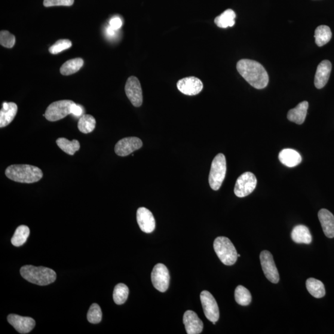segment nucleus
Segmentation results:
<instances>
[{"label": "nucleus", "mask_w": 334, "mask_h": 334, "mask_svg": "<svg viewBox=\"0 0 334 334\" xmlns=\"http://www.w3.org/2000/svg\"><path fill=\"white\" fill-rule=\"evenodd\" d=\"M309 107L307 101H303L300 103L295 108L289 110L287 114V118L289 121L295 122L296 124L302 125L304 122Z\"/></svg>", "instance_id": "nucleus-21"}, {"label": "nucleus", "mask_w": 334, "mask_h": 334, "mask_svg": "<svg viewBox=\"0 0 334 334\" xmlns=\"http://www.w3.org/2000/svg\"><path fill=\"white\" fill-rule=\"evenodd\" d=\"M291 237L292 240L298 244H309L312 242V235L307 226L298 225L293 228Z\"/></svg>", "instance_id": "nucleus-22"}, {"label": "nucleus", "mask_w": 334, "mask_h": 334, "mask_svg": "<svg viewBox=\"0 0 334 334\" xmlns=\"http://www.w3.org/2000/svg\"><path fill=\"white\" fill-rule=\"evenodd\" d=\"M238 257H240V254H238Z\"/></svg>", "instance_id": "nucleus-39"}, {"label": "nucleus", "mask_w": 334, "mask_h": 334, "mask_svg": "<svg viewBox=\"0 0 334 334\" xmlns=\"http://www.w3.org/2000/svg\"><path fill=\"white\" fill-rule=\"evenodd\" d=\"M29 234L30 230L28 226L26 225L18 226L11 239V243L16 247L22 246L26 243Z\"/></svg>", "instance_id": "nucleus-28"}, {"label": "nucleus", "mask_w": 334, "mask_h": 334, "mask_svg": "<svg viewBox=\"0 0 334 334\" xmlns=\"http://www.w3.org/2000/svg\"><path fill=\"white\" fill-rule=\"evenodd\" d=\"M84 64V60L81 58H76L66 61L60 68L61 75L69 76L75 74L80 69Z\"/></svg>", "instance_id": "nucleus-24"}, {"label": "nucleus", "mask_w": 334, "mask_h": 334, "mask_svg": "<svg viewBox=\"0 0 334 334\" xmlns=\"http://www.w3.org/2000/svg\"><path fill=\"white\" fill-rule=\"evenodd\" d=\"M278 159L282 164L288 167H296L302 161L301 155L292 149L283 150L278 155Z\"/></svg>", "instance_id": "nucleus-20"}, {"label": "nucleus", "mask_w": 334, "mask_h": 334, "mask_svg": "<svg viewBox=\"0 0 334 334\" xmlns=\"http://www.w3.org/2000/svg\"><path fill=\"white\" fill-rule=\"evenodd\" d=\"M236 14L231 9L225 11L220 16L216 17L214 22L220 28H227L233 27L235 24Z\"/></svg>", "instance_id": "nucleus-26"}, {"label": "nucleus", "mask_w": 334, "mask_h": 334, "mask_svg": "<svg viewBox=\"0 0 334 334\" xmlns=\"http://www.w3.org/2000/svg\"><path fill=\"white\" fill-rule=\"evenodd\" d=\"M17 106L14 102H4L0 111V128H4L13 121L17 112Z\"/></svg>", "instance_id": "nucleus-19"}, {"label": "nucleus", "mask_w": 334, "mask_h": 334, "mask_svg": "<svg viewBox=\"0 0 334 334\" xmlns=\"http://www.w3.org/2000/svg\"><path fill=\"white\" fill-rule=\"evenodd\" d=\"M75 0H44L45 7H55V6H64L70 7L74 4Z\"/></svg>", "instance_id": "nucleus-35"}, {"label": "nucleus", "mask_w": 334, "mask_h": 334, "mask_svg": "<svg viewBox=\"0 0 334 334\" xmlns=\"http://www.w3.org/2000/svg\"><path fill=\"white\" fill-rule=\"evenodd\" d=\"M177 88L181 93L186 96H196L203 90V84L200 79L190 76L178 81Z\"/></svg>", "instance_id": "nucleus-13"}, {"label": "nucleus", "mask_w": 334, "mask_h": 334, "mask_svg": "<svg viewBox=\"0 0 334 334\" xmlns=\"http://www.w3.org/2000/svg\"><path fill=\"white\" fill-rule=\"evenodd\" d=\"M96 125V120L93 116L83 115L79 119L78 128L81 133L88 134L94 131Z\"/></svg>", "instance_id": "nucleus-29"}, {"label": "nucleus", "mask_w": 334, "mask_h": 334, "mask_svg": "<svg viewBox=\"0 0 334 334\" xmlns=\"http://www.w3.org/2000/svg\"><path fill=\"white\" fill-rule=\"evenodd\" d=\"M128 287L124 284H119L116 285L113 291V300L116 305L124 304L128 299Z\"/></svg>", "instance_id": "nucleus-31"}, {"label": "nucleus", "mask_w": 334, "mask_h": 334, "mask_svg": "<svg viewBox=\"0 0 334 334\" xmlns=\"http://www.w3.org/2000/svg\"><path fill=\"white\" fill-rule=\"evenodd\" d=\"M214 249L219 259L226 266H232L237 262V251L228 238L217 237L214 242Z\"/></svg>", "instance_id": "nucleus-4"}, {"label": "nucleus", "mask_w": 334, "mask_h": 334, "mask_svg": "<svg viewBox=\"0 0 334 334\" xmlns=\"http://www.w3.org/2000/svg\"><path fill=\"white\" fill-rule=\"evenodd\" d=\"M72 42L68 39H61L55 42V44L49 48V52L50 54L56 55L61 53V51L67 50L72 47Z\"/></svg>", "instance_id": "nucleus-33"}, {"label": "nucleus", "mask_w": 334, "mask_h": 334, "mask_svg": "<svg viewBox=\"0 0 334 334\" xmlns=\"http://www.w3.org/2000/svg\"><path fill=\"white\" fill-rule=\"evenodd\" d=\"M57 145L62 151L70 155H74L80 149V144L78 140L74 139L70 142L64 137L58 138Z\"/></svg>", "instance_id": "nucleus-27"}, {"label": "nucleus", "mask_w": 334, "mask_h": 334, "mask_svg": "<svg viewBox=\"0 0 334 334\" xmlns=\"http://www.w3.org/2000/svg\"><path fill=\"white\" fill-rule=\"evenodd\" d=\"M75 103L72 100H63L57 101L47 107L45 117L48 121H57L72 114V108Z\"/></svg>", "instance_id": "nucleus-6"}, {"label": "nucleus", "mask_w": 334, "mask_h": 334, "mask_svg": "<svg viewBox=\"0 0 334 334\" xmlns=\"http://www.w3.org/2000/svg\"><path fill=\"white\" fill-rule=\"evenodd\" d=\"M183 324L188 334H199L203 330V323L195 312L186 311L183 315Z\"/></svg>", "instance_id": "nucleus-16"}, {"label": "nucleus", "mask_w": 334, "mask_h": 334, "mask_svg": "<svg viewBox=\"0 0 334 334\" xmlns=\"http://www.w3.org/2000/svg\"><path fill=\"white\" fill-rule=\"evenodd\" d=\"M226 171V163L225 155H217L211 165L209 176V183L211 188L215 191L219 190L225 179Z\"/></svg>", "instance_id": "nucleus-5"}, {"label": "nucleus", "mask_w": 334, "mask_h": 334, "mask_svg": "<svg viewBox=\"0 0 334 334\" xmlns=\"http://www.w3.org/2000/svg\"><path fill=\"white\" fill-rule=\"evenodd\" d=\"M5 174L9 179L22 183L39 182L43 177L42 171L30 165H12L7 167Z\"/></svg>", "instance_id": "nucleus-2"}, {"label": "nucleus", "mask_w": 334, "mask_h": 334, "mask_svg": "<svg viewBox=\"0 0 334 334\" xmlns=\"http://www.w3.org/2000/svg\"><path fill=\"white\" fill-rule=\"evenodd\" d=\"M21 275L29 283L45 286L54 283L57 278L56 272L45 267L27 265L21 269Z\"/></svg>", "instance_id": "nucleus-3"}, {"label": "nucleus", "mask_w": 334, "mask_h": 334, "mask_svg": "<svg viewBox=\"0 0 334 334\" xmlns=\"http://www.w3.org/2000/svg\"><path fill=\"white\" fill-rule=\"evenodd\" d=\"M332 36L329 27L324 25L318 26L314 33L315 44L319 47H323L330 41Z\"/></svg>", "instance_id": "nucleus-25"}, {"label": "nucleus", "mask_w": 334, "mask_h": 334, "mask_svg": "<svg viewBox=\"0 0 334 334\" xmlns=\"http://www.w3.org/2000/svg\"><path fill=\"white\" fill-rule=\"evenodd\" d=\"M200 299L205 315L208 320L212 322L218 321L220 313L216 300L210 292L204 290L201 292Z\"/></svg>", "instance_id": "nucleus-10"}, {"label": "nucleus", "mask_w": 334, "mask_h": 334, "mask_svg": "<svg viewBox=\"0 0 334 334\" xmlns=\"http://www.w3.org/2000/svg\"><path fill=\"white\" fill-rule=\"evenodd\" d=\"M7 319L9 323L21 333H29L36 326V321L31 318L11 314Z\"/></svg>", "instance_id": "nucleus-14"}, {"label": "nucleus", "mask_w": 334, "mask_h": 334, "mask_svg": "<svg viewBox=\"0 0 334 334\" xmlns=\"http://www.w3.org/2000/svg\"><path fill=\"white\" fill-rule=\"evenodd\" d=\"M87 320L92 324L99 323L102 319V312L99 305L96 303L91 306L87 313Z\"/></svg>", "instance_id": "nucleus-32"}, {"label": "nucleus", "mask_w": 334, "mask_h": 334, "mask_svg": "<svg viewBox=\"0 0 334 334\" xmlns=\"http://www.w3.org/2000/svg\"><path fill=\"white\" fill-rule=\"evenodd\" d=\"M235 298L238 304L241 306L249 305L252 300L250 291L247 288L238 286L235 291Z\"/></svg>", "instance_id": "nucleus-30"}, {"label": "nucleus", "mask_w": 334, "mask_h": 334, "mask_svg": "<svg viewBox=\"0 0 334 334\" xmlns=\"http://www.w3.org/2000/svg\"><path fill=\"white\" fill-rule=\"evenodd\" d=\"M306 289L314 298H323L326 295V290L323 283L314 278H309L306 283Z\"/></svg>", "instance_id": "nucleus-23"}, {"label": "nucleus", "mask_w": 334, "mask_h": 334, "mask_svg": "<svg viewBox=\"0 0 334 334\" xmlns=\"http://www.w3.org/2000/svg\"><path fill=\"white\" fill-rule=\"evenodd\" d=\"M332 70V64L329 60H324L319 64L315 73L314 85L315 87L320 90L327 83Z\"/></svg>", "instance_id": "nucleus-17"}, {"label": "nucleus", "mask_w": 334, "mask_h": 334, "mask_svg": "<svg viewBox=\"0 0 334 334\" xmlns=\"http://www.w3.org/2000/svg\"><path fill=\"white\" fill-rule=\"evenodd\" d=\"M16 42L15 36L7 30H2L0 32V44L5 48H11Z\"/></svg>", "instance_id": "nucleus-34"}, {"label": "nucleus", "mask_w": 334, "mask_h": 334, "mask_svg": "<svg viewBox=\"0 0 334 334\" xmlns=\"http://www.w3.org/2000/svg\"><path fill=\"white\" fill-rule=\"evenodd\" d=\"M143 142L138 137H128L119 140L116 144L115 152L121 157H125L142 148Z\"/></svg>", "instance_id": "nucleus-12"}, {"label": "nucleus", "mask_w": 334, "mask_h": 334, "mask_svg": "<svg viewBox=\"0 0 334 334\" xmlns=\"http://www.w3.org/2000/svg\"><path fill=\"white\" fill-rule=\"evenodd\" d=\"M122 25V21L119 17H115L110 21V26L115 30L119 29Z\"/></svg>", "instance_id": "nucleus-37"}, {"label": "nucleus", "mask_w": 334, "mask_h": 334, "mask_svg": "<svg viewBox=\"0 0 334 334\" xmlns=\"http://www.w3.org/2000/svg\"><path fill=\"white\" fill-rule=\"evenodd\" d=\"M257 179L254 174L247 171L238 177L236 182L234 192L238 198H244L250 195L255 189Z\"/></svg>", "instance_id": "nucleus-7"}, {"label": "nucleus", "mask_w": 334, "mask_h": 334, "mask_svg": "<svg viewBox=\"0 0 334 334\" xmlns=\"http://www.w3.org/2000/svg\"><path fill=\"white\" fill-rule=\"evenodd\" d=\"M322 228L327 238H334V216L326 209H322L318 213Z\"/></svg>", "instance_id": "nucleus-18"}, {"label": "nucleus", "mask_w": 334, "mask_h": 334, "mask_svg": "<svg viewBox=\"0 0 334 334\" xmlns=\"http://www.w3.org/2000/svg\"><path fill=\"white\" fill-rule=\"evenodd\" d=\"M237 69L240 75L251 86L262 90L269 83V76L266 70L256 61L243 59L238 61Z\"/></svg>", "instance_id": "nucleus-1"}, {"label": "nucleus", "mask_w": 334, "mask_h": 334, "mask_svg": "<svg viewBox=\"0 0 334 334\" xmlns=\"http://www.w3.org/2000/svg\"><path fill=\"white\" fill-rule=\"evenodd\" d=\"M83 112L84 110L82 107L76 103L73 105L72 113L73 115H74L76 117H81L83 115Z\"/></svg>", "instance_id": "nucleus-36"}, {"label": "nucleus", "mask_w": 334, "mask_h": 334, "mask_svg": "<svg viewBox=\"0 0 334 334\" xmlns=\"http://www.w3.org/2000/svg\"><path fill=\"white\" fill-rule=\"evenodd\" d=\"M125 93L134 107L142 106L143 101L142 85L135 76H131L128 79L125 85Z\"/></svg>", "instance_id": "nucleus-11"}, {"label": "nucleus", "mask_w": 334, "mask_h": 334, "mask_svg": "<svg viewBox=\"0 0 334 334\" xmlns=\"http://www.w3.org/2000/svg\"><path fill=\"white\" fill-rule=\"evenodd\" d=\"M170 274L167 267L163 263H157L154 266L151 273L153 286L161 292H165L170 284Z\"/></svg>", "instance_id": "nucleus-8"}, {"label": "nucleus", "mask_w": 334, "mask_h": 334, "mask_svg": "<svg viewBox=\"0 0 334 334\" xmlns=\"http://www.w3.org/2000/svg\"><path fill=\"white\" fill-rule=\"evenodd\" d=\"M115 30L113 29L111 26H109L107 29V35L113 37L115 35Z\"/></svg>", "instance_id": "nucleus-38"}, {"label": "nucleus", "mask_w": 334, "mask_h": 334, "mask_svg": "<svg viewBox=\"0 0 334 334\" xmlns=\"http://www.w3.org/2000/svg\"><path fill=\"white\" fill-rule=\"evenodd\" d=\"M260 260L266 277L272 283L277 284L280 280L279 274L272 254L268 251H262Z\"/></svg>", "instance_id": "nucleus-9"}, {"label": "nucleus", "mask_w": 334, "mask_h": 334, "mask_svg": "<svg viewBox=\"0 0 334 334\" xmlns=\"http://www.w3.org/2000/svg\"><path fill=\"white\" fill-rule=\"evenodd\" d=\"M137 222L144 232L150 234L155 228V220L152 213L145 207H140L137 210Z\"/></svg>", "instance_id": "nucleus-15"}]
</instances>
